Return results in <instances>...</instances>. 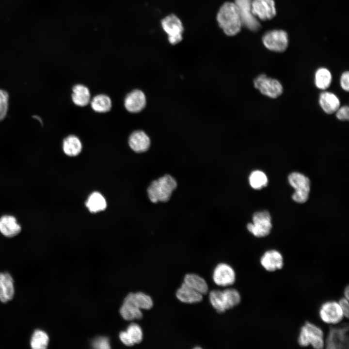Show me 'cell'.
Segmentation results:
<instances>
[{
  "mask_svg": "<svg viewBox=\"0 0 349 349\" xmlns=\"http://www.w3.org/2000/svg\"><path fill=\"white\" fill-rule=\"evenodd\" d=\"M217 20L220 27L228 35H234L240 30L242 24L238 9L235 3H224L218 13Z\"/></svg>",
  "mask_w": 349,
  "mask_h": 349,
  "instance_id": "cell-1",
  "label": "cell"
},
{
  "mask_svg": "<svg viewBox=\"0 0 349 349\" xmlns=\"http://www.w3.org/2000/svg\"><path fill=\"white\" fill-rule=\"evenodd\" d=\"M176 187L175 179L171 175L166 174L151 183L147 189L148 197L154 203L167 202Z\"/></svg>",
  "mask_w": 349,
  "mask_h": 349,
  "instance_id": "cell-2",
  "label": "cell"
},
{
  "mask_svg": "<svg viewBox=\"0 0 349 349\" xmlns=\"http://www.w3.org/2000/svg\"><path fill=\"white\" fill-rule=\"evenodd\" d=\"M301 347L311 346L315 349H322L325 347L324 333L315 324L306 321L300 329L297 340Z\"/></svg>",
  "mask_w": 349,
  "mask_h": 349,
  "instance_id": "cell-3",
  "label": "cell"
},
{
  "mask_svg": "<svg viewBox=\"0 0 349 349\" xmlns=\"http://www.w3.org/2000/svg\"><path fill=\"white\" fill-rule=\"evenodd\" d=\"M254 85L261 94L270 98H276L283 92L281 83L278 80L269 77L265 74H260L254 79Z\"/></svg>",
  "mask_w": 349,
  "mask_h": 349,
  "instance_id": "cell-4",
  "label": "cell"
},
{
  "mask_svg": "<svg viewBox=\"0 0 349 349\" xmlns=\"http://www.w3.org/2000/svg\"><path fill=\"white\" fill-rule=\"evenodd\" d=\"M288 180L295 189L292 196L293 200L299 203H303L308 200L310 190V181L308 177L298 172L291 173Z\"/></svg>",
  "mask_w": 349,
  "mask_h": 349,
  "instance_id": "cell-5",
  "label": "cell"
},
{
  "mask_svg": "<svg viewBox=\"0 0 349 349\" xmlns=\"http://www.w3.org/2000/svg\"><path fill=\"white\" fill-rule=\"evenodd\" d=\"M349 345V326L330 327L325 346L327 349H348Z\"/></svg>",
  "mask_w": 349,
  "mask_h": 349,
  "instance_id": "cell-6",
  "label": "cell"
},
{
  "mask_svg": "<svg viewBox=\"0 0 349 349\" xmlns=\"http://www.w3.org/2000/svg\"><path fill=\"white\" fill-rule=\"evenodd\" d=\"M271 227V216L267 210L255 212L253 217V223L247 224L248 231L258 238L268 236Z\"/></svg>",
  "mask_w": 349,
  "mask_h": 349,
  "instance_id": "cell-7",
  "label": "cell"
},
{
  "mask_svg": "<svg viewBox=\"0 0 349 349\" xmlns=\"http://www.w3.org/2000/svg\"><path fill=\"white\" fill-rule=\"evenodd\" d=\"M318 314L323 322L331 325L338 324L345 317L338 301H335L323 303L319 308Z\"/></svg>",
  "mask_w": 349,
  "mask_h": 349,
  "instance_id": "cell-8",
  "label": "cell"
},
{
  "mask_svg": "<svg viewBox=\"0 0 349 349\" xmlns=\"http://www.w3.org/2000/svg\"><path fill=\"white\" fill-rule=\"evenodd\" d=\"M263 43L269 50L276 52H283L288 46V36L283 30H273L265 33L263 37Z\"/></svg>",
  "mask_w": 349,
  "mask_h": 349,
  "instance_id": "cell-9",
  "label": "cell"
},
{
  "mask_svg": "<svg viewBox=\"0 0 349 349\" xmlns=\"http://www.w3.org/2000/svg\"><path fill=\"white\" fill-rule=\"evenodd\" d=\"M253 0H235L240 16L241 24L253 31L258 30L260 25L252 12Z\"/></svg>",
  "mask_w": 349,
  "mask_h": 349,
  "instance_id": "cell-10",
  "label": "cell"
},
{
  "mask_svg": "<svg viewBox=\"0 0 349 349\" xmlns=\"http://www.w3.org/2000/svg\"><path fill=\"white\" fill-rule=\"evenodd\" d=\"M212 278L217 285L227 286L235 283L236 279V273L230 265L227 263H221L218 264L214 268Z\"/></svg>",
  "mask_w": 349,
  "mask_h": 349,
  "instance_id": "cell-11",
  "label": "cell"
},
{
  "mask_svg": "<svg viewBox=\"0 0 349 349\" xmlns=\"http://www.w3.org/2000/svg\"><path fill=\"white\" fill-rule=\"evenodd\" d=\"M161 25L168 34L169 40L171 44H175L181 40L183 28L181 22L177 16L173 15L166 16L162 20Z\"/></svg>",
  "mask_w": 349,
  "mask_h": 349,
  "instance_id": "cell-12",
  "label": "cell"
},
{
  "mask_svg": "<svg viewBox=\"0 0 349 349\" xmlns=\"http://www.w3.org/2000/svg\"><path fill=\"white\" fill-rule=\"evenodd\" d=\"M260 264L266 271L274 272L283 269L284 259L279 251L274 249L269 250L261 256Z\"/></svg>",
  "mask_w": 349,
  "mask_h": 349,
  "instance_id": "cell-13",
  "label": "cell"
},
{
  "mask_svg": "<svg viewBox=\"0 0 349 349\" xmlns=\"http://www.w3.org/2000/svg\"><path fill=\"white\" fill-rule=\"evenodd\" d=\"M252 12L254 16L262 20L270 19L276 15L273 0H253Z\"/></svg>",
  "mask_w": 349,
  "mask_h": 349,
  "instance_id": "cell-14",
  "label": "cell"
},
{
  "mask_svg": "<svg viewBox=\"0 0 349 349\" xmlns=\"http://www.w3.org/2000/svg\"><path fill=\"white\" fill-rule=\"evenodd\" d=\"M146 103V96L143 91L135 89L129 93L125 97L124 105L130 112L137 113L142 111Z\"/></svg>",
  "mask_w": 349,
  "mask_h": 349,
  "instance_id": "cell-15",
  "label": "cell"
},
{
  "mask_svg": "<svg viewBox=\"0 0 349 349\" xmlns=\"http://www.w3.org/2000/svg\"><path fill=\"white\" fill-rule=\"evenodd\" d=\"M130 147L137 153L146 151L150 147L151 141L149 136L142 130L133 132L128 139Z\"/></svg>",
  "mask_w": 349,
  "mask_h": 349,
  "instance_id": "cell-16",
  "label": "cell"
},
{
  "mask_svg": "<svg viewBox=\"0 0 349 349\" xmlns=\"http://www.w3.org/2000/svg\"><path fill=\"white\" fill-rule=\"evenodd\" d=\"M15 295L14 280L8 272H0V301L6 303L11 301Z\"/></svg>",
  "mask_w": 349,
  "mask_h": 349,
  "instance_id": "cell-17",
  "label": "cell"
},
{
  "mask_svg": "<svg viewBox=\"0 0 349 349\" xmlns=\"http://www.w3.org/2000/svg\"><path fill=\"white\" fill-rule=\"evenodd\" d=\"M21 231V227L15 217L5 215L0 218V232L5 237H15Z\"/></svg>",
  "mask_w": 349,
  "mask_h": 349,
  "instance_id": "cell-18",
  "label": "cell"
},
{
  "mask_svg": "<svg viewBox=\"0 0 349 349\" xmlns=\"http://www.w3.org/2000/svg\"><path fill=\"white\" fill-rule=\"evenodd\" d=\"M318 102L323 111L328 114L335 113L340 106V100L337 96L327 91L320 94Z\"/></svg>",
  "mask_w": 349,
  "mask_h": 349,
  "instance_id": "cell-19",
  "label": "cell"
},
{
  "mask_svg": "<svg viewBox=\"0 0 349 349\" xmlns=\"http://www.w3.org/2000/svg\"><path fill=\"white\" fill-rule=\"evenodd\" d=\"M177 299L186 303H195L200 302L203 299V295L188 287L182 283L176 291Z\"/></svg>",
  "mask_w": 349,
  "mask_h": 349,
  "instance_id": "cell-20",
  "label": "cell"
},
{
  "mask_svg": "<svg viewBox=\"0 0 349 349\" xmlns=\"http://www.w3.org/2000/svg\"><path fill=\"white\" fill-rule=\"evenodd\" d=\"M183 283L202 295L206 294L208 291V286L205 279L194 273L186 274Z\"/></svg>",
  "mask_w": 349,
  "mask_h": 349,
  "instance_id": "cell-21",
  "label": "cell"
},
{
  "mask_svg": "<svg viewBox=\"0 0 349 349\" xmlns=\"http://www.w3.org/2000/svg\"><path fill=\"white\" fill-rule=\"evenodd\" d=\"M72 99L73 103L80 107L87 105L91 101L89 90L82 84L75 85L72 88Z\"/></svg>",
  "mask_w": 349,
  "mask_h": 349,
  "instance_id": "cell-22",
  "label": "cell"
},
{
  "mask_svg": "<svg viewBox=\"0 0 349 349\" xmlns=\"http://www.w3.org/2000/svg\"><path fill=\"white\" fill-rule=\"evenodd\" d=\"M63 149L67 156L74 157L78 155L82 149V144L79 138L75 135H69L63 141Z\"/></svg>",
  "mask_w": 349,
  "mask_h": 349,
  "instance_id": "cell-23",
  "label": "cell"
},
{
  "mask_svg": "<svg viewBox=\"0 0 349 349\" xmlns=\"http://www.w3.org/2000/svg\"><path fill=\"white\" fill-rule=\"evenodd\" d=\"M85 205L91 212L96 213L105 210L107 203L101 194L94 192L89 196Z\"/></svg>",
  "mask_w": 349,
  "mask_h": 349,
  "instance_id": "cell-24",
  "label": "cell"
},
{
  "mask_svg": "<svg viewBox=\"0 0 349 349\" xmlns=\"http://www.w3.org/2000/svg\"><path fill=\"white\" fill-rule=\"evenodd\" d=\"M209 299L211 305L217 312L223 313L228 309L223 291L220 290L211 291L209 293Z\"/></svg>",
  "mask_w": 349,
  "mask_h": 349,
  "instance_id": "cell-25",
  "label": "cell"
},
{
  "mask_svg": "<svg viewBox=\"0 0 349 349\" xmlns=\"http://www.w3.org/2000/svg\"><path fill=\"white\" fill-rule=\"evenodd\" d=\"M332 76L330 71L325 67H320L317 70L315 74V84L320 90H324L330 86Z\"/></svg>",
  "mask_w": 349,
  "mask_h": 349,
  "instance_id": "cell-26",
  "label": "cell"
},
{
  "mask_svg": "<svg viewBox=\"0 0 349 349\" xmlns=\"http://www.w3.org/2000/svg\"><path fill=\"white\" fill-rule=\"evenodd\" d=\"M93 110L97 112L104 113L110 111L112 103L111 98L107 95L100 94L95 96L90 101Z\"/></svg>",
  "mask_w": 349,
  "mask_h": 349,
  "instance_id": "cell-27",
  "label": "cell"
},
{
  "mask_svg": "<svg viewBox=\"0 0 349 349\" xmlns=\"http://www.w3.org/2000/svg\"><path fill=\"white\" fill-rule=\"evenodd\" d=\"M49 337L48 334L41 330H36L33 333L31 341V347L33 349H45L48 346Z\"/></svg>",
  "mask_w": 349,
  "mask_h": 349,
  "instance_id": "cell-28",
  "label": "cell"
},
{
  "mask_svg": "<svg viewBox=\"0 0 349 349\" xmlns=\"http://www.w3.org/2000/svg\"><path fill=\"white\" fill-rule=\"evenodd\" d=\"M268 178L261 171L255 170L252 172L249 176L251 186L254 189L260 190L268 184Z\"/></svg>",
  "mask_w": 349,
  "mask_h": 349,
  "instance_id": "cell-29",
  "label": "cell"
},
{
  "mask_svg": "<svg viewBox=\"0 0 349 349\" xmlns=\"http://www.w3.org/2000/svg\"><path fill=\"white\" fill-rule=\"evenodd\" d=\"M224 294L228 309L232 308L241 301V296L239 292L234 288H227L223 290Z\"/></svg>",
  "mask_w": 349,
  "mask_h": 349,
  "instance_id": "cell-30",
  "label": "cell"
},
{
  "mask_svg": "<svg viewBox=\"0 0 349 349\" xmlns=\"http://www.w3.org/2000/svg\"><path fill=\"white\" fill-rule=\"evenodd\" d=\"M137 304L140 309L148 310L151 309L153 305L152 298L149 295L143 292L135 293Z\"/></svg>",
  "mask_w": 349,
  "mask_h": 349,
  "instance_id": "cell-31",
  "label": "cell"
},
{
  "mask_svg": "<svg viewBox=\"0 0 349 349\" xmlns=\"http://www.w3.org/2000/svg\"><path fill=\"white\" fill-rule=\"evenodd\" d=\"M120 312L123 318L127 320H131L135 318L141 319L143 317L140 309L133 310L124 304L121 307Z\"/></svg>",
  "mask_w": 349,
  "mask_h": 349,
  "instance_id": "cell-32",
  "label": "cell"
},
{
  "mask_svg": "<svg viewBox=\"0 0 349 349\" xmlns=\"http://www.w3.org/2000/svg\"><path fill=\"white\" fill-rule=\"evenodd\" d=\"M127 332L130 336L134 343H139L143 339V334L140 326L135 323L131 324L127 328Z\"/></svg>",
  "mask_w": 349,
  "mask_h": 349,
  "instance_id": "cell-33",
  "label": "cell"
},
{
  "mask_svg": "<svg viewBox=\"0 0 349 349\" xmlns=\"http://www.w3.org/2000/svg\"><path fill=\"white\" fill-rule=\"evenodd\" d=\"M337 119L342 121H348L349 119V108L348 106L340 107L335 112Z\"/></svg>",
  "mask_w": 349,
  "mask_h": 349,
  "instance_id": "cell-34",
  "label": "cell"
},
{
  "mask_svg": "<svg viewBox=\"0 0 349 349\" xmlns=\"http://www.w3.org/2000/svg\"><path fill=\"white\" fill-rule=\"evenodd\" d=\"M123 304L128 306L133 310L140 309L136 303L135 293H130L125 298Z\"/></svg>",
  "mask_w": 349,
  "mask_h": 349,
  "instance_id": "cell-35",
  "label": "cell"
},
{
  "mask_svg": "<svg viewBox=\"0 0 349 349\" xmlns=\"http://www.w3.org/2000/svg\"><path fill=\"white\" fill-rule=\"evenodd\" d=\"M94 348L100 349H110L109 339L106 337H101L96 339L93 343Z\"/></svg>",
  "mask_w": 349,
  "mask_h": 349,
  "instance_id": "cell-36",
  "label": "cell"
},
{
  "mask_svg": "<svg viewBox=\"0 0 349 349\" xmlns=\"http://www.w3.org/2000/svg\"><path fill=\"white\" fill-rule=\"evenodd\" d=\"M340 84L342 89L348 92L349 90V73L348 71L344 72L340 79Z\"/></svg>",
  "mask_w": 349,
  "mask_h": 349,
  "instance_id": "cell-37",
  "label": "cell"
},
{
  "mask_svg": "<svg viewBox=\"0 0 349 349\" xmlns=\"http://www.w3.org/2000/svg\"><path fill=\"white\" fill-rule=\"evenodd\" d=\"M343 313L344 317L348 318L349 316V300L343 297L338 301Z\"/></svg>",
  "mask_w": 349,
  "mask_h": 349,
  "instance_id": "cell-38",
  "label": "cell"
},
{
  "mask_svg": "<svg viewBox=\"0 0 349 349\" xmlns=\"http://www.w3.org/2000/svg\"><path fill=\"white\" fill-rule=\"evenodd\" d=\"M119 338L123 344L127 346H133L134 343L127 331L121 332Z\"/></svg>",
  "mask_w": 349,
  "mask_h": 349,
  "instance_id": "cell-39",
  "label": "cell"
},
{
  "mask_svg": "<svg viewBox=\"0 0 349 349\" xmlns=\"http://www.w3.org/2000/svg\"><path fill=\"white\" fill-rule=\"evenodd\" d=\"M8 109V102H0V121L6 117Z\"/></svg>",
  "mask_w": 349,
  "mask_h": 349,
  "instance_id": "cell-40",
  "label": "cell"
},
{
  "mask_svg": "<svg viewBox=\"0 0 349 349\" xmlns=\"http://www.w3.org/2000/svg\"><path fill=\"white\" fill-rule=\"evenodd\" d=\"M9 95L8 93L0 89V102H8Z\"/></svg>",
  "mask_w": 349,
  "mask_h": 349,
  "instance_id": "cell-41",
  "label": "cell"
},
{
  "mask_svg": "<svg viewBox=\"0 0 349 349\" xmlns=\"http://www.w3.org/2000/svg\"><path fill=\"white\" fill-rule=\"evenodd\" d=\"M344 297L349 300V287L347 286L344 290Z\"/></svg>",
  "mask_w": 349,
  "mask_h": 349,
  "instance_id": "cell-42",
  "label": "cell"
},
{
  "mask_svg": "<svg viewBox=\"0 0 349 349\" xmlns=\"http://www.w3.org/2000/svg\"><path fill=\"white\" fill-rule=\"evenodd\" d=\"M34 118H35V119H37L38 121H39L41 123H42V121H41V118H40L39 116H34Z\"/></svg>",
  "mask_w": 349,
  "mask_h": 349,
  "instance_id": "cell-43",
  "label": "cell"
}]
</instances>
